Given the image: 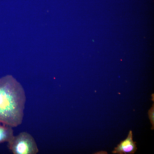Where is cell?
I'll use <instances>...</instances> for the list:
<instances>
[{"mask_svg":"<svg viewBox=\"0 0 154 154\" xmlns=\"http://www.w3.org/2000/svg\"><path fill=\"white\" fill-rule=\"evenodd\" d=\"M25 101L24 89L13 78L0 84V123L12 127L21 124Z\"/></svg>","mask_w":154,"mask_h":154,"instance_id":"1","label":"cell"},{"mask_svg":"<svg viewBox=\"0 0 154 154\" xmlns=\"http://www.w3.org/2000/svg\"><path fill=\"white\" fill-rule=\"evenodd\" d=\"M7 146L14 154H36L38 151L34 138L26 132L14 135L8 142Z\"/></svg>","mask_w":154,"mask_h":154,"instance_id":"2","label":"cell"},{"mask_svg":"<svg viewBox=\"0 0 154 154\" xmlns=\"http://www.w3.org/2000/svg\"><path fill=\"white\" fill-rule=\"evenodd\" d=\"M136 143L133 141L132 131L130 130L127 138L121 141L112 152L114 154H133L137 149Z\"/></svg>","mask_w":154,"mask_h":154,"instance_id":"3","label":"cell"},{"mask_svg":"<svg viewBox=\"0 0 154 154\" xmlns=\"http://www.w3.org/2000/svg\"><path fill=\"white\" fill-rule=\"evenodd\" d=\"M14 136L12 127L0 124V144L8 142Z\"/></svg>","mask_w":154,"mask_h":154,"instance_id":"4","label":"cell"},{"mask_svg":"<svg viewBox=\"0 0 154 154\" xmlns=\"http://www.w3.org/2000/svg\"><path fill=\"white\" fill-rule=\"evenodd\" d=\"M154 104L151 108L149 110L148 114L150 122L152 125L151 129L153 130L154 128Z\"/></svg>","mask_w":154,"mask_h":154,"instance_id":"5","label":"cell"}]
</instances>
